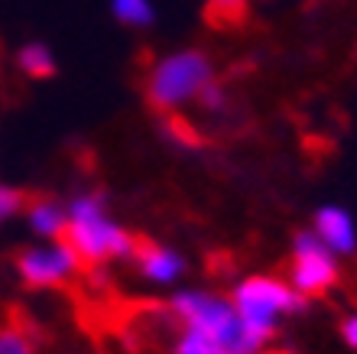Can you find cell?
Returning a JSON list of instances; mask_svg holds the SVG:
<instances>
[{
    "instance_id": "cell-10",
    "label": "cell",
    "mask_w": 357,
    "mask_h": 354,
    "mask_svg": "<svg viewBox=\"0 0 357 354\" xmlns=\"http://www.w3.org/2000/svg\"><path fill=\"white\" fill-rule=\"evenodd\" d=\"M17 68L26 75V78H33V82H46V78H52V75L59 72V62H56V52H52L49 43H43V39H26V43L17 49Z\"/></svg>"
},
{
    "instance_id": "cell-3",
    "label": "cell",
    "mask_w": 357,
    "mask_h": 354,
    "mask_svg": "<svg viewBox=\"0 0 357 354\" xmlns=\"http://www.w3.org/2000/svg\"><path fill=\"white\" fill-rule=\"evenodd\" d=\"M215 82V62L205 49H172L160 56L146 72V101L156 111H182L198 101V94Z\"/></svg>"
},
{
    "instance_id": "cell-5",
    "label": "cell",
    "mask_w": 357,
    "mask_h": 354,
    "mask_svg": "<svg viewBox=\"0 0 357 354\" xmlns=\"http://www.w3.org/2000/svg\"><path fill=\"white\" fill-rule=\"evenodd\" d=\"M341 276V257L325 247L319 241V234L312 228H302L292 237L289 251V286L296 293H302L305 299L328 293Z\"/></svg>"
},
{
    "instance_id": "cell-1",
    "label": "cell",
    "mask_w": 357,
    "mask_h": 354,
    "mask_svg": "<svg viewBox=\"0 0 357 354\" xmlns=\"http://www.w3.org/2000/svg\"><path fill=\"white\" fill-rule=\"evenodd\" d=\"M68 208V228L62 241L82 257V263L101 267L111 260H127L137 253V237H133L121 221H114L107 212V196L91 189L78 192L66 202Z\"/></svg>"
},
{
    "instance_id": "cell-13",
    "label": "cell",
    "mask_w": 357,
    "mask_h": 354,
    "mask_svg": "<svg viewBox=\"0 0 357 354\" xmlns=\"http://www.w3.org/2000/svg\"><path fill=\"white\" fill-rule=\"evenodd\" d=\"M23 212H26V192L10 186V182H0V224L13 221Z\"/></svg>"
},
{
    "instance_id": "cell-4",
    "label": "cell",
    "mask_w": 357,
    "mask_h": 354,
    "mask_svg": "<svg viewBox=\"0 0 357 354\" xmlns=\"http://www.w3.org/2000/svg\"><path fill=\"white\" fill-rule=\"evenodd\" d=\"M227 299L234 302L237 318L266 341H273L282 318L299 316L309 306V299L296 293L289 286V280H280V276H270V273H254V276L237 280Z\"/></svg>"
},
{
    "instance_id": "cell-7",
    "label": "cell",
    "mask_w": 357,
    "mask_h": 354,
    "mask_svg": "<svg viewBox=\"0 0 357 354\" xmlns=\"http://www.w3.org/2000/svg\"><path fill=\"white\" fill-rule=\"evenodd\" d=\"M312 231L335 257H354L357 253V221L344 205H319L312 214Z\"/></svg>"
},
{
    "instance_id": "cell-15",
    "label": "cell",
    "mask_w": 357,
    "mask_h": 354,
    "mask_svg": "<svg viewBox=\"0 0 357 354\" xmlns=\"http://www.w3.org/2000/svg\"><path fill=\"white\" fill-rule=\"evenodd\" d=\"M198 104H202L205 111H221V108L227 104V91H225V84H221V82L215 78V82L208 84L205 91L198 94Z\"/></svg>"
},
{
    "instance_id": "cell-14",
    "label": "cell",
    "mask_w": 357,
    "mask_h": 354,
    "mask_svg": "<svg viewBox=\"0 0 357 354\" xmlns=\"http://www.w3.org/2000/svg\"><path fill=\"white\" fill-rule=\"evenodd\" d=\"M0 354H39L33 338L20 328H0Z\"/></svg>"
},
{
    "instance_id": "cell-18",
    "label": "cell",
    "mask_w": 357,
    "mask_h": 354,
    "mask_svg": "<svg viewBox=\"0 0 357 354\" xmlns=\"http://www.w3.org/2000/svg\"><path fill=\"white\" fill-rule=\"evenodd\" d=\"M266 354H282V351H266Z\"/></svg>"
},
{
    "instance_id": "cell-6",
    "label": "cell",
    "mask_w": 357,
    "mask_h": 354,
    "mask_svg": "<svg viewBox=\"0 0 357 354\" xmlns=\"http://www.w3.org/2000/svg\"><path fill=\"white\" fill-rule=\"evenodd\" d=\"M13 267L29 289H56L82 270V257L66 241H43L36 247L20 251Z\"/></svg>"
},
{
    "instance_id": "cell-12",
    "label": "cell",
    "mask_w": 357,
    "mask_h": 354,
    "mask_svg": "<svg viewBox=\"0 0 357 354\" xmlns=\"http://www.w3.org/2000/svg\"><path fill=\"white\" fill-rule=\"evenodd\" d=\"M215 338H208L205 332H195V328H182L178 338L172 341V354H218Z\"/></svg>"
},
{
    "instance_id": "cell-20",
    "label": "cell",
    "mask_w": 357,
    "mask_h": 354,
    "mask_svg": "<svg viewBox=\"0 0 357 354\" xmlns=\"http://www.w3.org/2000/svg\"><path fill=\"white\" fill-rule=\"evenodd\" d=\"M354 56H357V52H354Z\"/></svg>"
},
{
    "instance_id": "cell-8",
    "label": "cell",
    "mask_w": 357,
    "mask_h": 354,
    "mask_svg": "<svg viewBox=\"0 0 357 354\" xmlns=\"http://www.w3.org/2000/svg\"><path fill=\"white\" fill-rule=\"evenodd\" d=\"M133 263H137V273L153 286H172L188 270L185 257L172 251V247H166V244H140L137 253H133Z\"/></svg>"
},
{
    "instance_id": "cell-2",
    "label": "cell",
    "mask_w": 357,
    "mask_h": 354,
    "mask_svg": "<svg viewBox=\"0 0 357 354\" xmlns=\"http://www.w3.org/2000/svg\"><path fill=\"white\" fill-rule=\"evenodd\" d=\"M169 312L182 328L205 332L227 354H266V345H270L266 338L250 332L237 318L231 299L208 293V289H178V293H172Z\"/></svg>"
},
{
    "instance_id": "cell-9",
    "label": "cell",
    "mask_w": 357,
    "mask_h": 354,
    "mask_svg": "<svg viewBox=\"0 0 357 354\" xmlns=\"http://www.w3.org/2000/svg\"><path fill=\"white\" fill-rule=\"evenodd\" d=\"M26 228L39 241H62L68 228V208L59 198H33L26 202Z\"/></svg>"
},
{
    "instance_id": "cell-16",
    "label": "cell",
    "mask_w": 357,
    "mask_h": 354,
    "mask_svg": "<svg viewBox=\"0 0 357 354\" xmlns=\"http://www.w3.org/2000/svg\"><path fill=\"white\" fill-rule=\"evenodd\" d=\"M341 341H344L351 351H357V309L351 316L341 318Z\"/></svg>"
},
{
    "instance_id": "cell-11",
    "label": "cell",
    "mask_w": 357,
    "mask_h": 354,
    "mask_svg": "<svg viewBox=\"0 0 357 354\" xmlns=\"http://www.w3.org/2000/svg\"><path fill=\"white\" fill-rule=\"evenodd\" d=\"M111 17L127 29H150L156 23L153 0H111Z\"/></svg>"
},
{
    "instance_id": "cell-19",
    "label": "cell",
    "mask_w": 357,
    "mask_h": 354,
    "mask_svg": "<svg viewBox=\"0 0 357 354\" xmlns=\"http://www.w3.org/2000/svg\"><path fill=\"white\" fill-rule=\"evenodd\" d=\"M218 354H227V351H218Z\"/></svg>"
},
{
    "instance_id": "cell-17",
    "label": "cell",
    "mask_w": 357,
    "mask_h": 354,
    "mask_svg": "<svg viewBox=\"0 0 357 354\" xmlns=\"http://www.w3.org/2000/svg\"><path fill=\"white\" fill-rule=\"evenodd\" d=\"M211 7H225V10H231V7H241V0H211Z\"/></svg>"
}]
</instances>
